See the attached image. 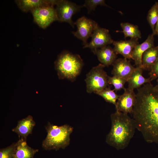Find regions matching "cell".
<instances>
[{
    "mask_svg": "<svg viewBox=\"0 0 158 158\" xmlns=\"http://www.w3.org/2000/svg\"><path fill=\"white\" fill-rule=\"evenodd\" d=\"M17 142L13 143L5 148L0 149V158H14V154Z\"/></svg>",
    "mask_w": 158,
    "mask_h": 158,
    "instance_id": "25",
    "label": "cell"
},
{
    "mask_svg": "<svg viewBox=\"0 0 158 158\" xmlns=\"http://www.w3.org/2000/svg\"><path fill=\"white\" fill-rule=\"evenodd\" d=\"M55 5L57 20L67 23L74 28L75 23L72 20V17L80 11L82 7L81 6L66 0H56Z\"/></svg>",
    "mask_w": 158,
    "mask_h": 158,
    "instance_id": "6",
    "label": "cell"
},
{
    "mask_svg": "<svg viewBox=\"0 0 158 158\" xmlns=\"http://www.w3.org/2000/svg\"><path fill=\"white\" fill-rule=\"evenodd\" d=\"M104 6L109 8L111 7L107 5L104 0H86L82 7H86L88 11V13L94 11L96 7L98 6Z\"/></svg>",
    "mask_w": 158,
    "mask_h": 158,
    "instance_id": "24",
    "label": "cell"
},
{
    "mask_svg": "<svg viewBox=\"0 0 158 158\" xmlns=\"http://www.w3.org/2000/svg\"><path fill=\"white\" fill-rule=\"evenodd\" d=\"M158 18V5L157 2H156L149 10L147 16V20L153 34Z\"/></svg>",
    "mask_w": 158,
    "mask_h": 158,
    "instance_id": "22",
    "label": "cell"
},
{
    "mask_svg": "<svg viewBox=\"0 0 158 158\" xmlns=\"http://www.w3.org/2000/svg\"><path fill=\"white\" fill-rule=\"evenodd\" d=\"M84 65L78 54L65 51L59 56L55 62L57 74L60 79L74 81L80 74Z\"/></svg>",
    "mask_w": 158,
    "mask_h": 158,
    "instance_id": "4",
    "label": "cell"
},
{
    "mask_svg": "<svg viewBox=\"0 0 158 158\" xmlns=\"http://www.w3.org/2000/svg\"><path fill=\"white\" fill-rule=\"evenodd\" d=\"M149 74L151 81L158 78V59L152 67Z\"/></svg>",
    "mask_w": 158,
    "mask_h": 158,
    "instance_id": "26",
    "label": "cell"
},
{
    "mask_svg": "<svg viewBox=\"0 0 158 158\" xmlns=\"http://www.w3.org/2000/svg\"><path fill=\"white\" fill-rule=\"evenodd\" d=\"M77 27L76 31L72 32L77 38L81 40L84 45L87 43L88 39L91 37L95 29L98 25L95 21L83 16L74 22Z\"/></svg>",
    "mask_w": 158,
    "mask_h": 158,
    "instance_id": "8",
    "label": "cell"
},
{
    "mask_svg": "<svg viewBox=\"0 0 158 158\" xmlns=\"http://www.w3.org/2000/svg\"></svg>",
    "mask_w": 158,
    "mask_h": 158,
    "instance_id": "30",
    "label": "cell"
},
{
    "mask_svg": "<svg viewBox=\"0 0 158 158\" xmlns=\"http://www.w3.org/2000/svg\"><path fill=\"white\" fill-rule=\"evenodd\" d=\"M143 69L141 67H136L127 80L128 88L134 90L138 89L142 85L151 83L150 78H144L142 75Z\"/></svg>",
    "mask_w": 158,
    "mask_h": 158,
    "instance_id": "16",
    "label": "cell"
},
{
    "mask_svg": "<svg viewBox=\"0 0 158 158\" xmlns=\"http://www.w3.org/2000/svg\"><path fill=\"white\" fill-rule=\"evenodd\" d=\"M109 87H107L103 90L95 94L102 97L107 102L116 105L120 95L117 94Z\"/></svg>",
    "mask_w": 158,
    "mask_h": 158,
    "instance_id": "21",
    "label": "cell"
},
{
    "mask_svg": "<svg viewBox=\"0 0 158 158\" xmlns=\"http://www.w3.org/2000/svg\"><path fill=\"white\" fill-rule=\"evenodd\" d=\"M158 59V46L151 48L143 54L142 67L143 70L150 71Z\"/></svg>",
    "mask_w": 158,
    "mask_h": 158,
    "instance_id": "19",
    "label": "cell"
},
{
    "mask_svg": "<svg viewBox=\"0 0 158 158\" xmlns=\"http://www.w3.org/2000/svg\"><path fill=\"white\" fill-rule=\"evenodd\" d=\"M138 39L131 38L129 40L114 41L113 49L117 55H121L124 58L132 59V54L135 47L139 44Z\"/></svg>",
    "mask_w": 158,
    "mask_h": 158,
    "instance_id": "12",
    "label": "cell"
},
{
    "mask_svg": "<svg viewBox=\"0 0 158 158\" xmlns=\"http://www.w3.org/2000/svg\"><path fill=\"white\" fill-rule=\"evenodd\" d=\"M16 142L14 158H33L35 154L39 151L29 146L25 140L19 139Z\"/></svg>",
    "mask_w": 158,
    "mask_h": 158,
    "instance_id": "18",
    "label": "cell"
},
{
    "mask_svg": "<svg viewBox=\"0 0 158 158\" xmlns=\"http://www.w3.org/2000/svg\"><path fill=\"white\" fill-rule=\"evenodd\" d=\"M124 92L120 95L115 105L116 111L128 114H132L136 99L134 90L125 88Z\"/></svg>",
    "mask_w": 158,
    "mask_h": 158,
    "instance_id": "10",
    "label": "cell"
},
{
    "mask_svg": "<svg viewBox=\"0 0 158 158\" xmlns=\"http://www.w3.org/2000/svg\"><path fill=\"white\" fill-rule=\"evenodd\" d=\"M54 6L52 5L44 6L31 11L34 21L40 28L45 29L52 22L57 20Z\"/></svg>",
    "mask_w": 158,
    "mask_h": 158,
    "instance_id": "7",
    "label": "cell"
},
{
    "mask_svg": "<svg viewBox=\"0 0 158 158\" xmlns=\"http://www.w3.org/2000/svg\"><path fill=\"white\" fill-rule=\"evenodd\" d=\"M120 25L123 30L120 31L124 34L125 38L130 37L133 39H140L141 32L138 27L129 23H121Z\"/></svg>",
    "mask_w": 158,
    "mask_h": 158,
    "instance_id": "20",
    "label": "cell"
},
{
    "mask_svg": "<svg viewBox=\"0 0 158 158\" xmlns=\"http://www.w3.org/2000/svg\"><path fill=\"white\" fill-rule=\"evenodd\" d=\"M111 74L120 77L127 80L134 71V67L130 61L125 58L116 59L112 65Z\"/></svg>",
    "mask_w": 158,
    "mask_h": 158,
    "instance_id": "11",
    "label": "cell"
},
{
    "mask_svg": "<svg viewBox=\"0 0 158 158\" xmlns=\"http://www.w3.org/2000/svg\"><path fill=\"white\" fill-rule=\"evenodd\" d=\"M132 114L145 140L158 144V91L151 83L137 89Z\"/></svg>",
    "mask_w": 158,
    "mask_h": 158,
    "instance_id": "1",
    "label": "cell"
},
{
    "mask_svg": "<svg viewBox=\"0 0 158 158\" xmlns=\"http://www.w3.org/2000/svg\"><path fill=\"white\" fill-rule=\"evenodd\" d=\"M154 35L153 33L149 35L143 43L138 44L133 49L132 54V59L134 61L136 67L142 66V57L143 53L154 47Z\"/></svg>",
    "mask_w": 158,
    "mask_h": 158,
    "instance_id": "14",
    "label": "cell"
},
{
    "mask_svg": "<svg viewBox=\"0 0 158 158\" xmlns=\"http://www.w3.org/2000/svg\"><path fill=\"white\" fill-rule=\"evenodd\" d=\"M111 126L106 142L117 150H122L129 144L136 129L134 119L128 114L117 111L110 116Z\"/></svg>",
    "mask_w": 158,
    "mask_h": 158,
    "instance_id": "2",
    "label": "cell"
},
{
    "mask_svg": "<svg viewBox=\"0 0 158 158\" xmlns=\"http://www.w3.org/2000/svg\"><path fill=\"white\" fill-rule=\"evenodd\" d=\"M126 82V80L117 76L108 77V84L112 85L114 86V90L116 92L122 89H124V85Z\"/></svg>",
    "mask_w": 158,
    "mask_h": 158,
    "instance_id": "23",
    "label": "cell"
},
{
    "mask_svg": "<svg viewBox=\"0 0 158 158\" xmlns=\"http://www.w3.org/2000/svg\"><path fill=\"white\" fill-rule=\"evenodd\" d=\"M56 0H16L15 2L23 11L28 12L47 5H55Z\"/></svg>",
    "mask_w": 158,
    "mask_h": 158,
    "instance_id": "17",
    "label": "cell"
},
{
    "mask_svg": "<svg viewBox=\"0 0 158 158\" xmlns=\"http://www.w3.org/2000/svg\"><path fill=\"white\" fill-rule=\"evenodd\" d=\"M154 35H158V18L155 26L154 32Z\"/></svg>",
    "mask_w": 158,
    "mask_h": 158,
    "instance_id": "27",
    "label": "cell"
},
{
    "mask_svg": "<svg viewBox=\"0 0 158 158\" xmlns=\"http://www.w3.org/2000/svg\"><path fill=\"white\" fill-rule=\"evenodd\" d=\"M96 55L99 61L105 66L112 65L116 59L117 54L113 49L107 45L92 50Z\"/></svg>",
    "mask_w": 158,
    "mask_h": 158,
    "instance_id": "15",
    "label": "cell"
},
{
    "mask_svg": "<svg viewBox=\"0 0 158 158\" xmlns=\"http://www.w3.org/2000/svg\"><path fill=\"white\" fill-rule=\"evenodd\" d=\"M157 3H158V2H157Z\"/></svg>",
    "mask_w": 158,
    "mask_h": 158,
    "instance_id": "29",
    "label": "cell"
},
{
    "mask_svg": "<svg viewBox=\"0 0 158 158\" xmlns=\"http://www.w3.org/2000/svg\"><path fill=\"white\" fill-rule=\"evenodd\" d=\"M45 127L47 134L42 144L44 149L57 150L64 149L69 145L73 130L72 126L67 124L58 126L48 122Z\"/></svg>",
    "mask_w": 158,
    "mask_h": 158,
    "instance_id": "3",
    "label": "cell"
},
{
    "mask_svg": "<svg viewBox=\"0 0 158 158\" xmlns=\"http://www.w3.org/2000/svg\"><path fill=\"white\" fill-rule=\"evenodd\" d=\"M105 67L101 63L99 64L87 74L85 81L88 93H96L107 87L109 76L104 70Z\"/></svg>",
    "mask_w": 158,
    "mask_h": 158,
    "instance_id": "5",
    "label": "cell"
},
{
    "mask_svg": "<svg viewBox=\"0 0 158 158\" xmlns=\"http://www.w3.org/2000/svg\"><path fill=\"white\" fill-rule=\"evenodd\" d=\"M35 124L33 117L28 115L19 120L17 126L12 130V131L18 135L19 139L26 141L28 136L32 133Z\"/></svg>",
    "mask_w": 158,
    "mask_h": 158,
    "instance_id": "13",
    "label": "cell"
},
{
    "mask_svg": "<svg viewBox=\"0 0 158 158\" xmlns=\"http://www.w3.org/2000/svg\"><path fill=\"white\" fill-rule=\"evenodd\" d=\"M157 84L155 86H154V89L158 91V78L157 80Z\"/></svg>",
    "mask_w": 158,
    "mask_h": 158,
    "instance_id": "28",
    "label": "cell"
},
{
    "mask_svg": "<svg viewBox=\"0 0 158 158\" xmlns=\"http://www.w3.org/2000/svg\"><path fill=\"white\" fill-rule=\"evenodd\" d=\"M91 37V41L84 45L83 48H89L92 50L113 44L114 41L109 30L101 28L98 25L95 29Z\"/></svg>",
    "mask_w": 158,
    "mask_h": 158,
    "instance_id": "9",
    "label": "cell"
}]
</instances>
